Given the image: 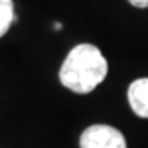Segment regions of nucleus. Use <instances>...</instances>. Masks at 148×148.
I'll return each instance as SVG.
<instances>
[{"mask_svg": "<svg viewBox=\"0 0 148 148\" xmlns=\"http://www.w3.org/2000/svg\"><path fill=\"white\" fill-rule=\"evenodd\" d=\"M132 110L142 119H148V77L133 81L127 92Z\"/></svg>", "mask_w": 148, "mask_h": 148, "instance_id": "7ed1b4c3", "label": "nucleus"}, {"mask_svg": "<svg viewBox=\"0 0 148 148\" xmlns=\"http://www.w3.org/2000/svg\"><path fill=\"white\" fill-rule=\"evenodd\" d=\"M13 20H15L13 2L12 0H0V38L8 32Z\"/></svg>", "mask_w": 148, "mask_h": 148, "instance_id": "20e7f679", "label": "nucleus"}, {"mask_svg": "<svg viewBox=\"0 0 148 148\" xmlns=\"http://www.w3.org/2000/svg\"><path fill=\"white\" fill-rule=\"evenodd\" d=\"M81 148H127L125 137L110 125H90L79 138Z\"/></svg>", "mask_w": 148, "mask_h": 148, "instance_id": "f03ea898", "label": "nucleus"}, {"mask_svg": "<svg viewBox=\"0 0 148 148\" xmlns=\"http://www.w3.org/2000/svg\"><path fill=\"white\" fill-rule=\"evenodd\" d=\"M109 64L101 49L82 43L74 46L59 69V81L76 94H87L106 79Z\"/></svg>", "mask_w": 148, "mask_h": 148, "instance_id": "f257e3e1", "label": "nucleus"}, {"mask_svg": "<svg viewBox=\"0 0 148 148\" xmlns=\"http://www.w3.org/2000/svg\"><path fill=\"white\" fill-rule=\"evenodd\" d=\"M137 8H148V0H128Z\"/></svg>", "mask_w": 148, "mask_h": 148, "instance_id": "39448f33", "label": "nucleus"}]
</instances>
